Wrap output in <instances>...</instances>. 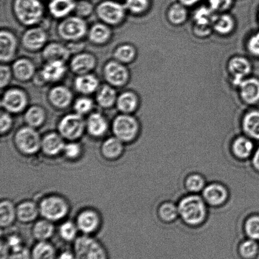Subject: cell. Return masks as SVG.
Here are the masks:
<instances>
[{"label":"cell","mask_w":259,"mask_h":259,"mask_svg":"<svg viewBox=\"0 0 259 259\" xmlns=\"http://www.w3.org/2000/svg\"><path fill=\"white\" fill-rule=\"evenodd\" d=\"M12 12L18 24L26 28L40 25L46 18L41 0H13Z\"/></svg>","instance_id":"6da1fadb"},{"label":"cell","mask_w":259,"mask_h":259,"mask_svg":"<svg viewBox=\"0 0 259 259\" xmlns=\"http://www.w3.org/2000/svg\"><path fill=\"white\" fill-rule=\"evenodd\" d=\"M88 29L86 20L73 14L58 22L56 33L62 42L68 44L83 42L87 38Z\"/></svg>","instance_id":"7a4b0ae2"},{"label":"cell","mask_w":259,"mask_h":259,"mask_svg":"<svg viewBox=\"0 0 259 259\" xmlns=\"http://www.w3.org/2000/svg\"><path fill=\"white\" fill-rule=\"evenodd\" d=\"M179 215L187 225L197 226L201 224L207 215V208L204 199L195 194L188 195L180 200Z\"/></svg>","instance_id":"3957f363"},{"label":"cell","mask_w":259,"mask_h":259,"mask_svg":"<svg viewBox=\"0 0 259 259\" xmlns=\"http://www.w3.org/2000/svg\"><path fill=\"white\" fill-rule=\"evenodd\" d=\"M95 14L99 21L112 28L122 26L128 17L125 5L117 0H103L95 8Z\"/></svg>","instance_id":"277c9868"},{"label":"cell","mask_w":259,"mask_h":259,"mask_svg":"<svg viewBox=\"0 0 259 259\" xmlns=\"http://www.w3.org/2000/svg\"><path fill=\"white\" fill-rule=\"evenodd\" d=\"M30 96L24 88L19 86H9L2 91V110L12 115L24 114L30 105Z\"/></svg>","instance_id":"5b68a950"},{"label":"cell","mask_w":259,"mask_h":259,"mask_svg":"<svg viewBox=\"0 0 259 259\" xmlns=\"http://www.w3.org/2000/svg\"><path fill=\"white\" fill-rule=\"evenodd\" d=\"M69 68L67 63L62 62H45L33 78L32 82L36 87L60 84L64 80Z\"/></svg>","instance_id":"8992f818"},{"label":"cell","mask_w":259,"mask_h":259,"mask_svg":"<svg viewBox=\"0 0 259 259\" xmlns=\"http://www.w3.org/2000/svg\"><path fill=\"white\" fill-rule=\"evenodd\" d=\"M111 128L114 136L123 143H130L137 138L141 126L134 115L119 113L111 122Z\"/></svg>","instance_id":"52a82bcc"},{"label":"cell","mask_w":259,"mask_h":259,"mask_svg":"<svg viewBox=\"0 0 259 259\" xmlns=\"http://www.w3.org/2000/svg\"><path fill=\"white\" fill-rule=\"evenodd\" d=\"M85 117L75 112L67 113L58 121V132L65 139L70 141L77 140L86 131Z\"/></svg>","instance_id":"ba28073f"},{"label":"cell","mask_w":259,"mask_h":259,"mask_svg":"<svg viewBox=\"0 0 259 259\" xmlns=\"http://www.w3.org/2000/svg\"><path fill=\"white\" fill-rule=\"evenodd\" d=\"M102 76L105 83L116 89L125 88L131 80V72L128 66L113 58L106 61L104 63Z\"/></svg>","instance_id":"9c48e42d"},{"label":"cell","mask_w":259,"mask_h":259,"mask_svg":"<svg viewBox=\"0 0 259 259\" xmlns=\"http://www.w3.org/2000/svg\"><path fill=\"white\" fill-rule=\"evenodd\" d=\"M41 140L37 129L27 125L18 129L14 138L16 149L26 156L37 154L41 149Z\"/></svg>","instance_id":"30bf717a"},{"label":"cell","mask_w":259,"mask_h":259,"mask_svg":"<svg viewBox=\"0 0 259 259\" xmlns=\"http://www.w3.org/2000/svg\"><path fill=\"white\" fill-rule=\"evenodd\" d=\"M73 250L76 259H108L105 247L90 235L76 238Z\"/></svg>","instance_id":"8fae6325"},{"label":"cell","mask_w":259,"mask_h":259,"mask_svg":"<svg viewBox=\"0 0 259 259\" xmlns=\"http://www.w3.org/2000/svg\"><path fill=\"white\" fill-rule=\"evenodd\" d=\"M39 209L40 214L44 219L55 222L67 216L69 212V205L64 198L50 195L41 200Z\"/></svg>","instance_id":"7c38bea8"},{"label":"cell","mask_w":259,"mask_h":259,"mask_svg":"<svg viewBox=\"0 0 259 259\" xmlns=\"http://www.w3.org/2000/svg\"><path fill=\"white\" fill-rule=\"evenodd\" d=\"M20 46L29 53L40 52L49 42L48 29L41 25L27 27L20 38Z\"/></svg>","instance_id":"4fadbf2b"},{"label":"cell","mask_w":259,"mask_h":259,"mask_svg":"<svg viewBox=\"0 0 259 259\" xmlns=\"http://www.w3.org/2000/svg\"><path fill=\"white\" fill-rule=\"evenodd\" d=\"M74 94L71 88L62 84L51 86L47 93V100L51 107L64 111L72 106Z\"/></svg>","instance_id":"5bb4252c"},{"label":"cell","mask_w":259,"mask_h":259,"mask_svg":"<svg viewBox=\"0 0 259 259\" xmlns=\"http://www.w3.org/2000/svg\"><path fill=\"white\" fill-rule=\"evenodd\" d=\"M68 65L75 76L93 73L98 67V58L95 53L83 50L72 55Z\"/></svg>","instance_id":"9a60e30c"},{"label":"cell","mask_w":259,"mask_h":259,"mask_svg":"<svg viewBox=\"0 0 259 259\" xmlns=\"http://www.w3.org/2000/svg\"><path fill=\"white\" fill-rule=\"evenodd\" d=\"M20 42L12 29L2 28L0 31V61L2 63H10L17 57Z\"/></svg>","instance_id":"2e32d148"},{"label":"cell","mask_w":259,"mask_h":259,"mask_svg":"<svg viewBox=\"0 0 259 259\" xmlns=\"http://www.w3.org/2000/svg\"><path fill=\"white\" fill-rule=\"evenodd\" d=\"M10 65L14 80L21 83L32 82L37 71L34 60L27 57L15 58Z\"/></svg>","instance_id":"e0dca14e"},{"label":"cell","mask_w":259,"mask_h":259,"mask_svg":"<svg viewBox=\"0 0 259 259\" xmlns=\"http://www.w3.org/2000/svg\"><path fill=\"white\" fill-rule=\"evenodd\" d=\"M217 12L209 7L199 8L194 15V32L198 37L208 36L212 29V23Z\"/></svg>","instance_id":"ac0fdd59"},{"label":"cell","mask_w":259,"mask_h":259,"mask_svg":"<svg viewBox=\"0 0 259 259\" xmlns=\"http://www.w3.org/2000/svg\"><path fill=\"white\" fill-rule=\"evenodd\" d=\"M113 36V28L98 20L89 27L86 39L95 47H103L112 42Z\"/></svg>","instance_id":"d6986e66"},{"label":"cell","mask_w":259,"mask_h":259,"mask_svg":"<svg viewBox=\"0 0 259 259\" xmlns=\"http://www.w3.org/2000/svg\"><path fill=\"white\" fill-rule=\"evenodd\" d=\"M252 63L243 56H235L228 61V70L233 85L238 86L252 72Z\"/></svg>","instance_id":"ffe728a7"},{"label":"cell","mask_w":259,"mask_h":259,"mask_svg":"<svg viewBox=\"0 0 259 259\" xmlns=\"http://www.w3.org/2000/svg\"><path fill=\"white\" fill-rule=\"evenodd\" d=\"M41 58L44 62H62L68 63L72 57L67 45L58 41L49 42L40 52Z\"/></svg>","instance_id":"44dd1931"},{"label":"cell","mask_w":259,"mask_h":259,"mask_svg":"<svg viewBox=\"0 0 259 259\" xmlns=\"http://www.w3.org/2000/svg\"><path fill=\"white\" fill-rule=\"evenodd\" d=\"M101 85L100 78L94 72L75 76L73 81V90L80 95H95Z\"/></svg>","instance_id":"7402d4cb"},{"label":"cell","mask_w":259,"mask_h":259,"mask_svg":"<svg viewBox=\"0 0 259 259\" xmlns=\"http://www.w3.org/2000/svg\"><path fill=\"white\" fill-rule=\"evenodd\" d=\"M85 125L87 133L95 138L105 136L110 127L105 114L96 110H94L85 118Z\"/></svg>","instance_id":"603a6c76"},{"label":"cell","mask_w":259,"mask_h":259,"mask_svg":"<svg viewBox=\"0 0 259 259\" xmlns=\"http://www.w3.org/2000/svg\"><path fill=\"white\" fill-rule=\"evenodd\" d=\"M76 225L83 235H90L98 230L101 225L100 214L93 209L83 210L78 214Z\"/></svg>","instance_id":"cb8c5ba5"},{"label":"cell","mask_w":259,"mask_h":259,"mask_svg":"<svg viewBox=\"0 0 259 259\" xmlns=\"http://www.w3.org/2000/svg\"><path fill=\"white\" fill-rule=\"evenodd\" d=\"M141 106V98L134 90H125L118 93L115 107L119 113L134 115Z\"/></svg>","instance_id":"d4e9b609"},{"label":"cell","mask_w":259,"mask_h":259,"mask_svg":"<svg viewBox=\"0 0 259 259\" xmlns=\"http://www.w3.org/2000/svg\"><path fill=\"white\" fill-rule=\"evenodd\" d=\"M75 5L76 0H50L47 10L51 17L60 21L73 14Z\"/></svg>","instance_id":"484cf974"},{"label":"cell","mask_w":259,"mask_h":259,"mask_svg":"<svg viewBox=\"0 0 259 259\" xmlns=\"http://www.w3.org/2000/svg\"><path fill=\"white\" fill-rule=\"evenodd\" d=\"M95 95L96 105L103 110H110L115 107L118 95L117 89L108 84H103Z\"/></svg>","instance_id":"4316f807"},{"label":"cell","mask_w":259,"mask_h":259,"mask_svg":"<svg viewBox=\"0 0 259 259\" xmlns=\"http://www.w3.org/2000/svg\"><path fill=\"white\" fill-rule=\"evenodd\" d=\"M240 98L248 105H255L259 102V80L248 77L238 85Z\"/></svg>","instance_id":"83f0119b"},{"label":"cell","mask_w":259,"mask_h":259,"mask_svg":"<svg viewBox=\"0 0 259 259\" xmlns=\"http://www.w3.org/2000/svg\"><path fill=\"white\" fill-rule=\"evenodd\" d=\"M65 145V139L58 132H50L42 137L40 150L47 156L55 157L63 152Z\"/></svg>","instance_id":"f1b7e54d"},{"label":"cell","mask_w":259,"mask_h":259,"mask_svg":"<svg viewBox=\"0 0 259 259\" xmlns=\"http://www.w3.org/2000/svg\"><path fill=\"white\" fill-rule=\"evenodd\" d=\"M47 119V109L39 104L30 105L24 113L25 125L37 129L45 125Z\"/></svg>","instance_id":"f546056e"},{"label":"cell","mask_w":259,"mask_h":259,"mask_svg":"<svg viewBox=\"0 0 259 259\" xmlns=\"http://www.w3.org/2000/svg\"><path fill=\"white\" fill-rule=\"evenodd\" d=\"M203 199L208 204L219 206L227 201L228 193L227 189L219 183L208 184L203 190Z\"/></svg>","instance_id":"4dcf8cb0"},{"label":"cell","mask_w":259,"mask_h":259,"mask_svg":"<svg viewBox=\"0 0 259 259\" xmlns=\"http://www.w3.org/2000/svg\"><path fill=\"white\" fill-rule=\"evenodd\" d=\"M112 56L113 59L128 66L136 60L138 51L136 46L132 43H122L114 48Z\"/></svg>","instance_id":"1f68e13d"},{"label":"cell","mask_w":259,"mask_h":259,"mask_svg":"<svg viewBox=\"0 0 259 259\" xmlns=\"http://www.w3.org/2000/svg\"><path fill=\"white\" fill-rule=\"evenodd\" d=\"M123 143L115 136L110 137L106 139L101 145V154L108 160L117 159L123 153Z\"/></svg>","instance_id":"d6a6232c"},{"label":"cell","mask_w":259,"mask_h":259,"mask_svg":"<svg viewBox=\"0 0 259 259\" xmlns=\"http://www.w3.org/2000/svg\"><path fill=\"white\" fill-rule=\"evenodd\" d=\"M17 219L22 223L34 221L40 214L39 205L32 201H24L16 207Z\"/></svg>","instance_id":"836d02e7"},{"label":"cell","mask_w":259,"mask_h":259,"mask_svg":"<svg viewBox=\"0 0 259 259\" xmlns=\"http://www.w3.org/2000/svg\"><path fill=\"white\" fill-rule=\"evenodd\" d=\"M242 128L248 137L259 140V110H250L245 114Z\"/></svg>","instance_id":"e575fe53"},{"label":"cell","mask_w":259,"mask_h":259,"mask_svg":"<svg viewBox=\"0 0 259 259\" xmlns=\"http://www.w3.org/2000/svg\"><path fill=\"white\" fill-rule=\"evenodd\" d=\"M235 27V21L232 15L225 13L215 15L212 23V29L218 34L229 35L234 30Z\"/></svg>","instance_id":"d590c367"},{"label":"cell","mask_w":259,"mask_h":259,"mask_svg":"<svg viewBox=\"0 0 259 259\" xmlns=\"http://www.w3.org/2000/svg\"><path fill=\"white\" fill-rule=\"evenodd\" d=\"M253 143L250 138L245 136H240L236 138L232 144V152L237 158L247 159L252 154Z\"/></svg>","instance_id":"8d00e7d4"},{"label":"cell","mask_w":259,"mask_h":259,"mask_svg":"<svg viewBox=\"0 0 259 259\" xmlns=\"http://www.w3.org/2000/svg\"><path fill=\"white\" fill-rule=\"evenodd\" d=\"M54 233L55 227L53 222L46 219L38 220L32 228L33 237L39 242L49 240Z\"/></svg>","instance_id":"74e56055"},{"label":"cell","mask_w":259,"mask_h":259,"mask_svg":"<svg viewBox=\"0 0 259 259\" xmlns=\"http://www.w3.org/2000/svg\"><path fill=\"white\" fill-rule=\"evenodd\" d=\"M16 219V207L9 200H3L0 204V226L2 229L9 227Z\"/></svg>","instance_id":"f35d334b"},{"label":"cell","mask_w":259,"mask_h":259,"mask_svg":"<svg viewBox=\"0 0 259 259\" xmlns=\"http://www.w3.org/2000/svg\"><path fill=\"white\" fill-rule=\"evenodd\" d=\"M96 106L95 99L91 98V96L80 95L74 99L72 107L73 112L85 117L95 110Z\"/></svg>","instance_id":"ab89813d"},{"label":"cell","mask_w":259,"mask_h":259,"mask_svg":"<svg viewBox=\"0 0 259 259\" xmlns=\"http://www.w3.org/2000/svg\"><path fill=\"white\" fill-rule=\"evenodd\" d=\"M32 259H57L56 250L47 241H40L34 245L31 252Z\"/></svg>","instance_id":"60d3db41"},{"label":"cell","mask_w":259,"mask_h":259,"mask_svg":"<svg viewBox=\"0 0 259 259\" xmlns=\"http://www.w3.org/2000/svg\"><path fill=\"white\" fill-rule=\"evenodd\" d=\"M167 18L170 24L179 26L184 24L188 18L186 7L182 4H175L170 7L167 13Z\"/></svg>","instance_id":"b9f144b4"},{"label":"cell","mask_w":259,"mask_h":259,"mask_svg":"<svg viewBox=\"0 0 259 259\" xmlns=\"http://www.w3.org/2000/svg\"><path fill=\"white\" fill-rule=\"evenodd\" d=\"M124 5L128 14L134 17L143 16L150 8L149 0H125Z\"/></svg>","instance_id":"7bdbcfd3"},{"label":"cell","mask_w":259,"mask_h":259,"mask_svg":"<svg viewBox=\"0 0 259 259\" xmlns=\"http://www.w3.org/2000/svg\"><path fill=\"white\" fill-rule=\"evenodd\" d=\"M259 247L257 241L245 240L239 246L238 253L242 259H255L258 257Z\"/></svg>","instance_id":"ee69618b"},{"label":"cell","mask_w":259,"mask_h":259,"mask_svg":"<svg viewBox=\"0 0 259 259\" xmlns=\"http://www.w3.org/2000/svg\"><path fill=\"white\" fill-rule=\"evenodd\" d=\"M95 8L90 0H76L73 14L86 20L95 14Z\"/></svg>","instance_id":"f6af8a7d"},{"label":"cell","mask_w":259,"mask_h":259,"mask_svg":"<svg viewBox=\"0 0 259 259\" xmlns=\"http://www.w3.org/2000/svg\"><path fill=\"white\" fill-rule=\"evenodd\" d=\"M179 215L178 205H175L171 202H166L162 204L159 209V217L164 221L171 222L176 219Z\"/></svg>","instance_id":"bcb514c9"},{"label":"cell","mask_w":259,"mask_h":259,"mask_svg":"<svg viewBox=\"0 0 259 259\" xmlns=\"http://www.w3.org/2000/svg\"><path fill=\"white\" fill-rule=\"evenodd\" d=\"M78 229L76 223L72 221H66L60 226L59 234L60 237L66 242H72L77 238Z\"/></svg>","instance_id":"7dc6e473"},{"label":"cell","mask_w":259,"mask_h":259,"mask_svg":"<svg viewBox=\"0 0 259 259\" xmlns=\"http://www.w3.org/2000/svg\"><path fill=\"white\" fill-rule=\"evenodd\" d=\"M205 180L201 175L192 174L187 177L185 181L187 189L192 194L203 191L205 187Z\"/></svg>","instance_id":"c3c4849f"},{"label":"cell","mask_w":259,"mask_h":259,"mask_svg":"<svg viewBox=\"0 0 259 259\" xmlns=\"http://www.w3.org/2000/svg\"><path fill=\"white\" fill-rule=\"evenodd\" d=\"M245 230L250 239L259 240V215L248 218L245 223Z\"/></svg>","instance_id":"681fc988"},{"label":"cell","mask_w":259,"mask_h":259,"mask_svg":"<svg viewBox=\"0 0 259 259\" xmlns=\"http://www.w3.org/2000/svg\"><path fill=\"white\" fill-rule=\"evenodd\" d=\"M14 79L11 65H10L9 63H1V67H0V88H1V91L9 87Z\"/></svg>","instance_id":"f907efd6"},{"label":"cell","mask_w":259,"mask_h":259,"mask_svg":"<svg viewBox=\"0 0 259 259\" xmlns=\"http://www.w3.org/2000/svg\"><path fill=\"white\" fill-rule=\"evenodd\" d=\"M14 125V115L4 110L0 113V133L5 135L12 130Z\"/></svg>","instance_id":"816d5d0a"},{"label":"cell","mask_w":259,"mask_h":259,"mask_svg":"<svg viewBox=\"0 0 259 259\" xmlns=\"http://www.w3.org/2000/svg\"><path fill=\"white\" fill-rule=\"evenodd\" d=\"M63 153L68 159H77L82 154V147L77 142L70 141L69 143L65 144Z\"/></svg>","instance_id":"f5cc1de1"},{"label":"cell","mask_w":259,"mask_h":259,"mask_svg":"<svg viewBox=\"0 0 259 259\" xmlns=\"http://www.w3.org/2000/svg\"><path fill=\"white\" fill-rule=\"evenodd\" d=\"M247 48L251 55L259 58V31L251 35L248 38Z\"/></svg>","instance_id":"db71d44e"},{"label":"cell","mask_w":259,"mask_h":259,"mask_svg":"<svg viewBox=\"0 0 259 259\" xmlns=\"http://www.w3.org/2000/svg\"><path fill=\"white\" fill-rule=\"evenodd\" d=\"M209 7L215 12H222L230 9L233 0H207Z\"/></svg>","instance_id":"11a10c76"},{"label":"cell","mask_w":259,"mask_h":259,"mask_svg":"<svg viewBox=\"0 0 259 259\" xmlns=\"http://www.w3.org/2000/svg\"><path fill=\"white\" fill-rule=\"evenodd\" d=\"M5 242L7 243L8 246L10 248V251H15L20 249L23 247L21 238L19 236L16 235H13L9 236L7 238V239L5 240Z\"/></svg>","instance_id":"9f6ffc18"},{"label":"cell","mask_w":259,"mask_h":259,"mask_svg":"<svg viewBox=\"0 0 259 259\" xmlns=\"http://www.w3.org/2000/svg\"><path fill=\"white\" fill-rule=\"evenodd\" d=\"M9 259H32L31 253L25 247L13 251L10 253Z\"/></svg>","instance_id":"6f0895ef"},{"label":"cell","mask_w":259,"mask_h":259,"mask_svg":"<svg viewBox=\"0 0 259 259\" xmlns=\"http://www.w3.org/2000/svg\"><path fill=\"white\" fill-rule=\"evenodd\" d=\"M0 253H1V257L0 259H9L10 253V251L9 246L7 245V243L5 241H2L1 242V247H0Z\"/></svg>","instance_id":"680465c9"},{"label":"cell","mask_w":259,"mask_h":259,"mask_svg":"<svg viewBox=\"0 0 259 259\" xmlns=\"http://www.w3.org/2000/svg\"><path fill=\"white\" fill-rule=\"evenodd\" d=\"M252 163L255 168L259 171V147L253 154Z\"/></svg>","instance_id":"91938a15"},{"label":"cell","mask_w":259,"mask_h":259,"mask_svg":"<svg viewBox=\"0 0 259 259\" xmlns=\"http://www.w3.org/2000/svg\"><path fill=\"white\" fill-rule=\"evenodd\" d=\"M57 259H76L74 253L69 252H65L61 253Z\"/></svg>","instance_id":"94428289"},{"label":"cell","mask_w":259,"mask_h":259,"mask_svg":"<svg viewBox=\"0 0 259 259\" xmlns=\"http://www.w3.org/2000/svg\"><path fill=\"white\" fill-rule=\"evenodd\" d=\"M200 0H180V4L184 5L185 7L192 6L197 4Z\"/></svg>","instance_id":"6125c7cd"},{"label":"cell","mask_w":259,"mask_h":259,"mask_svg":"<svg viewBox=\"0 0 259 259\" xmlns=\"http://www.w3.org/2000/svg\"><path fill=\"white\" fill-rule=\"evenodd\" d=\"M42 2L43 1H50V0H41Z\"/></svg>","instance_id":"be15d7a7"},{"label":"cell","mask_w":259,"mask_h":259,"mask_svg":"<svg viewBox=\"0 0 259 259\" xmlns=\"http://www.w3.org/2000/svg\"><path fill=\"white\" fill-rule=\"evenodd\" d=\"M258 20H259V13H258Z\"/></svg>","instance_id":"e7e4bbea"},{"label":"cell","mask_w":259,"mask_h":259,"mask_svg":"<svg viewBox=\"0 0 259 259\" xmlns=\"http://www.w3.org/2000/svg\"><path fill=\"white\" fill-rule=\"evenodd\" d=\"M117 1H120V0H117Z\"/></svg>","instance_id":"03108f58"}]
</instances>
